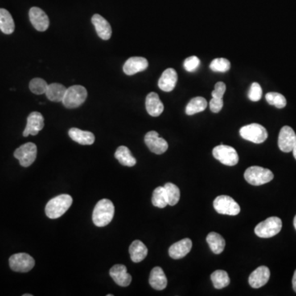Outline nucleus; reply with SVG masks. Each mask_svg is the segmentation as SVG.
Wrapping results in <instances>:
<instances>
[{
	"mask_svg": "<svg viewBox=\"0 0 296 296\" xmlns=\"http://www.w3.org/2000/svg\"><path fill=\"white\" fill-rule=\"evenodd\" d=\"M207 242L211 250L215 254H220L225 249L226 241L220 234L211 232L207 236Z\"/></svg>",
	"mask_w": 296,
	"mask_h": 296,
	"instance_id": "obj_27",
	"label": "nucleus"
},
{
	"mask_svg": "<svg viewBox=\"0 0 296 296\" xmlns=\"http://www.w3.org/2000/svg\"><path fill=\"white\" fill-rule=\"evenodd\" d=\"M45 126V120L40 112H32L27 117L26 129L23 131V136H35Z\"/></svg>",
	"mask_w": 296,
	"mask_h": 296,
	"instance_id": "obj_14",
	"label": "nucleus"
},
{
	"mask_svg": "<svg viewBox=\"0 0 296 296\" xmlns=\"http://www.w3.org/2000/svg\"><path fill=\"white\" fill-rule=\"evenodd\" d=\"M178 81V75L174 68H167L164 71L163 73L158 81V86L160 89L164 92H170L174 89Z\"/></svg>",
	"mask_w": 296,
	"mask_h": 296,
	"instance_id": "obj_19",
	"label": "nucleus"
},
{
	"mask_svg": "<svg viewBox=\"0 0 296 296\" xmlns=\"http://www.w3.org/2000/svg\"><path fill=\"white\" fill-rule=\"evenodd\" d=\"M294 228H295V230H296V216H294Z\"/></svg>",
	"mask_w": 296,
	"mask_h": 296,
	"instance_id": "obj_42",
	"label": "nucleus"
},
{
	"mask_svg": "<svg viewBox=\"0 0 296 296\" xmlns=\"http://www.w3.org/2000/svg\"><path fill=\"white\" fill-rule=\"evenodd\" d=\"M23 296H32V294H23Z\"/></svg>",
	"mask_w": 296,
	"mask_h": 296,
	"instance_id": "obj_43",
	"label": "nucleus"
},
{
	"mask_svg": "<svg viewBox=\"0 0 296 296\" xmlns=\"http://www.w3.org/2000/svg\"><path fill=\"white\" fill-rule=\"evenodd\" d=\"M14 29L15 24L10 13L6 9H0V30L5 34L10 35Z\"/></svg>",
	"mask_w": 296,
	"mask_h": 296,
	"instance_id": "obj_28",
	"label": "nucleus"
},
{
	"mask_svg": "<svg viewBox=\"0 0 296 296\" xmlns=\"http://www.w3.org/2000/svg\"><path fill=\"white\" fill-rule=\"evenodd\" d=\"M109 275L117 285L122 287L129 286L132 281V277L128 273L127 268L122 264H116L109 270Z\"/></svg>",
	"mask_w": 296,
	"mask_h": 296,
	"instance_id": "obj_16",
	"label": "nucleus"
},
{
	"mask_svg": "<svg viewBox=\"0 0 296 296\" xmlns=\"http://www.w3.org/2000/svg\"><path fill=\"white\" fill-rule=\"evenodd\" d=\"M68 135L81 145H92L95 142V136L93 133L88 131L81 130L77 128H72L68 131Z\"/></svg>",
	"mask_w": 296,
	"mask_h": 296,
	"instance_id": "obj_23",
	"label": "nucleus"
},
{
	"mask_svg": "<svg viewBox=\"0 0 296 296\" xmlns=\"http://www.w3.org/2000/svg\"><path fill=\"white\" fill-rule=\"evenodd\" d=\"M209 105L210 109H211V112H213V113H219L221 110L224 103H223V100L221 98H215V97H212L211 100H210Z\"/></svg>",
	"mask_w": 296,
	"mask_h": 296,
	"instance_id": "obj_39",
	"label": "nucleus"
},
{
	"mask_svg": "<svg viewBox=\"0 0 296 296\" xmlns=\"http://www.w3.org/2000/svg\"><path fill=\"white\" fill-rule=\"evenodd\" d=\"M115 215V206L109 199H101L96 203L92 214L95 226L104 227L110 223Z\"/></svg>",
	"mask_w": 296,
	"mask_h": 296,
	"instance_id": "obj_1",
	"label": "nucleus"
},
{
	"mask_svg": "<svg viewBox=\"0 0 296 296\" xmlns=\"http://www.w3.org/2000/svg\"><path fill=\"white\" fill-rule=\"evenodd\" d=\"M211 280L214 287L218 290L227 287L231 283V279L226 271L216 270L211 275Z\"/></svg>",
	"mask_w": 296,
	"mask_h": 296,
	"instance_id": "obj_30",
	"label": "nucleus"
},
{
	"mask_svg": "<svg viewBox=\"0 0 296 296\" xmlns=\"http://www.w3.org/2000/svg\"><path fill=\"white\" fill-rule=\"evenodd\" d=\"M66 91H67V88L60 83H52L48 86L46 95L47 98L51 101L61 102L63 101Z\"/></svg>",
	"mask_w": 296,
	"mask_h": 296,
	"instance_id": "obj_25",
	"label": "nucleus"
},
{
	"mask_svg": "<svg viewBox=\"0 0 296 296\" xmlns=\"http://www.w3.org/2000/svg\"><path fill=\"white\" fill-rule=\"evenodd\" d=\"M212 155L220 163L226 166H234L239 162V155L235 148L227 145H219L214 147Z\"/></svg>",
	"mask_w": 296,
	"mask_h": 296,
	"instance_id": "obj_7",
	"label": "nucleus"
},
{
	"mask_svg": "<svg viewBox=\"0 0 296 296\" xmlns=\"http://www.w3.org/2000/svg\"><path fill=\"white\" fill-rule=\"evenodd\" d=\"M207 106V100L203 97H201V96H198V97H194L190 100L186 106L185 112L188 116H194L195 114L200 113L202 111H204Z\"/></svg>",
	"mask_w": 296,
	"mask_h": 296,
	"instance_id": "obj_29",
	"label": "nucleus"
},
{
	"mask_svg": "<svg viewBox=\"0 0 296 296\" xmlns=\"http://www.w3.org/2000/svg\"><path fill=\"white\" fill-rule=\"evenodd\" d=\"M292 152H293V155H294V159L296 160V143L295 145H294V148H293Z\"/></svg>",
	"mask_w": 296,
	"mask_h": 296,
	"instance_id": "obj_41",
	"label": "nucleus"
},
{
	"mask_svg": "<svg viewBox=\"0 0 296 296\" xmlns=\"http://www.w3.org/2000/svg\"><path fill=\"white\" fill-rule=\"evenodd\" d=\"M266 100L269 105H274L278 109H282L286 105V99L285 96L278 92H268L266 95Z\"/></svg>",
	"mask_w": 296,
	"mask_h": 296,
	"instance_id": "obj_33",
	"label": "nucleus"
},
{
	"mask_svg": "<svg viewBox=\"0 0 296 296\" xmlns=\"http://www.w3.org/2000/svg\"><path fill=\"white\" fill-rule=\"evenodd\" d=\"M48 86V83H46L44 79L36 78V79H33L30 82L29 88L32 93L35 95H42V94H46Z\"/></svg>",
	"mask_w": 296,
	"mask_h": 296,
	"instance_id": "obj_34",
	"label": "nucleus"
},
{
	"mask_svg": "<svg viewBox=\"0 0 296 296\" xmlns=\"http://www.w3.org/2000/svg\"><path fill=\"white\" fill-rule=\"evenodd\" d=\"M213 207L218 213L229 216H236L240 212V205L233 198L227 195H220L213 202Z\"/></svg>",
	"mask_w": 296,
	"mask_h": 296,
	"instance_id": "obj_8",
	"label": "nucleus"
},
{
	"mask_svg": "<svg viewBox=\"0 0 296 296\" xmlns=\"http://www.w3.org/2000/svg\"><path fill=\"white\" fill-rule=\"evenodd\" d=\"M144 141L149 150L155 154H163L167 151L169 146L166 140L160 137L159 134L156 131L148 132L144 137Z\"/></svg>",
	"mask_w": 296,
	"mask_h": 296,
	"instance_id": "obj_11",
	"label": "nucleus"
},
{
	"mask_svg": "<svg viewBox=\"0 0 296 296\" xmlns=\"http://www.w3.org/2000/svg\"><path fill=\"white\" fill-rule=\"evenodd\" d=\"M296 143V134L290 126L281 128L278 137V146L283 153H290Z\"/></svg>",
	"mask_w": 296,
	"mask_h": 296,
	"instance_id": "obj_12",
	"label": "nucleus"
},
{
	"mask_svg": "<svg viewBox=\"0 0 296 296\" xmlns=\"http://www.w3.org/2000/svg\"><path fill=\"white\" fill-rule=\"evenodd\" d=\"M270 276L269 268L266 266H261L251 273L248 278V283L252 287L257 289L268 283V281L270 279Z\"/></svg>",
	"mask_w": 296,
	"mask_h": 296,
	"instance_id": "obj_15",
	"label": "nucleus"
},
{
	"mask_svg": "<svg viewBox=\"0 0 296 296\" xmlns=\"http://www.w3.org/2000/svg\"><path fill=\"white\" fill-rule=\"evenodd\" d=\"M240 134L244 139L257 144L265 142L268 137L267 129L258 124H248L242 127Z\"/></svg>",
	"mask_w": 296,
	"mask_h": 296,
	"instance_id": "obj_6",
	"label": "nucleus"
},
{
	"mask_svg": "<svg viewBox=\"0 0 296 296\" xmlns=\"http://www.w3.org/2000/svg\"><path fill=\"white\" fill-rule=\"evenodd\" d=\"M274 178V174L268 169L260 166H251L244 172V179L250 184L260 186L269 183Z\"/></svg>",
	"mask_w": 296,
	"mask_h": 296,
	"instance_id": "obj_3",
	"label": "nucleus"
},
{
	"mask_svg": "<svg viewBox=\"0 0 296 296\" xmlns=\"http://www.w3.org/2000/svg\"><path fill=\"white\" fill-rule=\"evenodd\" d=\"M146 109L151 116L157 117L161 116L164 111V105L160 100L158 94L156 92L148 94L146 98Z\"/></svg>",
	"mask_w": 296,
	"mask_h": 296,
	"instance_id": "obj_21",
	"label": "nucleus"
},
{
	"mask_svg": "<svg viewBox=\"0 0 296 296\" xmlns=\"http://www.w3.org/2000/svg\"><path fill=\"white\" fill-rule=\"evenodd\" d=\"M164 189L166 190L168 205L174 206L179 203V198H180V191L176 185L172 183H166L164 186Z\"/></svg>",
	"mask_w": 296,
	"mask_h": 296,
	"instance_id": "obj_31",
	"label": "nucleus"
},
{
	"mask_svg": "<svg viewBox=\"0 0 296 296\" xmlns=\"http://www.w3.org/2000/svg\"><path fill=\"white\" fill-rule=\"evenodd\" d=\"M87 91L83 86L76 85L67 88L63 99V105L68 109L78 108L85 102Z\"/></svg>",
	"mask_w": 296,
	"mask_h": 296,
	"instance_id": "obj_4",
	"label": "nucleus"
},
{
	"mask_svg": "<svg viewBox=\"0 0 296 296\" xmlns=\"http://www.w3.org/2000/svg\"><path fill=\"white\" fill-rule=\"evenodd\" d=\"M192 243L190 239L185 238L183 240L174 243L169 248V255L173 259H180L184 257L192 249Z\"/></svg>",
	"mask_w": 296,
	"mask_h": 296,
	"instance_id": "obj_18",
	"label": "nucleus"
},
{
	"mask_svg": "<svg viewBox=\"0 0 296 296\" xmlns=\"http://www.w3.org/2000/svg\"><path fill=\"white\" fill-rule=\"evenodd\" d=\"M148 67V61L143 57H132L124 63V73L131 76L137 72H142Z\"/></svg>",
	"mask_w": 296,
	"mask_h": 296,
	"instance_id": "obj_17",
	"label": "nucleus"
},
{
	"mask_svg": "<svg viewBox=\"0 0 296 296\" xmlns=\"http://www.w3.org/2000/svg\"><path fill=\"white\" fill-rule=\"evenodd\" d=\"M115 157L118 161L124 166L132 167L135 166L137 163V161L133 157L129 148L125 146H120V147H118Z\"/></svg>",
	"mask_w": 296,
	"mask_h": 296,
	"instance_id": "obj_26",
	"label": "nucleus"
},
{
	"mask_svg": "<svg viewBox=\"0 0 296 296\" xmlns=\"http://www.w3.org/2000/svg\"><path fill=\"white\" fill-rule=\"evenodd\" d=\"M92 22L99 37L104 41H108L112 35V29L107 20L103 18L102 16L95 14L92 17Z\"/></svg>",
	"mask_w": 296,
	"mask_h": 296,
	"instance_id": "obj_20",
	"label": "nucleus"
},
{
	"mask_svg": "<svg viewBox=\"0 0 296 296\" xmlns=\"http://www.w3.org/2000/svg\"><path fill=\"white\" fill-rule=\"evenodd\" d=\"M36 145L33 142L23 144L14 152V157L19 161L20 165L23 167L31 166L36 159Z\"/></svg>",
	"mask_w": 296,
	"mask_h": 296,
	"instance_id": "obj_9",
	"label": "nucleus"
},
{
	"mask_svg": "<svg viewBox=\"0 0 296 296\" xmlns=\"http://www.w3.org/2000/svg\"><path fill=\"white\" fill-rule=\"evenodd\" d=\"M107 296H113V294H107Z\"/></svg>",
	"mask_w": 296,
	"mask_h": 296,
	"instance_id": "obj_44",
	"label": "nucleus"
},
{
	"mask_svg": "<svg viewBox=\"0 0 296 296\" xmlns=\"http://www.w3.org/2000/svg\"><path fill=\"white\" fill-rule=\"evenodd\" d=\"M210 68L213 72H226L231 68V62L224 58H217L211 61Z\"/></svg>",
	"mask_w": 296,
	"mask_h": 296,
	"instance_id": "obj_35",
	"label": "nucleus"
},
{
	"mask_svg": "<svg viewBox=\"0 0 296 296\" xmlns=\"http://www.w3.org/2000/svg\"><path fill=\"white\" fill-rule=\"evenodd\" d=\"M152 202L155 207L164 208L168 205L167 197L164 187H157L153 191Z\"/></svg>",
	"mask_w": 296,
	"mask_h": 296,
	"instance_id": "obj_32",
	"label": "nucleus"
},
{
	"mask_svg": "<svg viewBox=\"0 0 296 296\" xmlns=\"http://www.w3.org/2000/svg\"><path fill=\"white\" fill-rule=\"evenodd\" d=\"M263 96V90L261 86L257 83H252L249 92H248V98L252 101H258L261 100Z\"/></svg>",
	"mask_w": 296,
	"mask_h": 296,
	"instance_id": "obj_36",
	"label": "nucleus"
},
{
	"mask_svg": "<svg viewBox=\"0 0 296 296\" xmlns=\"http://www.w3.org/2000/svg\"><path fill=\"white\" fill-rule=\"evenodd\" d=\"M9 266L14 272H28L34 268L35 260L27 253H15L9 258Z\"/></svg>",
	"mask_w": 296,
	"mask_h": 296,
	"instance_id": "obj_10",
	"label": "nucleus"
},
{
	"mask_svg": "<svg viewBox=\"0 0 296 296\" xmlns=\"http://www.w3.org/2000/svg\"><path fill=\"white\" fill-rule=\"evenodd\" d=\"M72 198L68 194H61L49 201L46 206V214L50 219H57L63 216L72 206Z\"/></svg>",
	"mask_w": 296,
	"mask_h": 296,
	"instance_id": "obj_2",
	"label": "nucleus"
},
{
	"mask_svg": "<svg viewBox=\"0 0 296 296\" xmlns=\"http://www.w3.org/2000/svg\"><path fill=\"white\" fill-rule=\"evenodd\" d=\"M147 253V248L140 240H134L129 247L131 260L133 263L142 262L146 257Z\"/></svg>",
	"mask_w": 296,
	"mask_h": 296,
	"instance_id": "obj_24",
	"label": "nucleus"
},
{
	"mask_svg": "<svg viewBox=\"0 0 296 296\" xmlns=\"http://www.w3.org/2000/svg\"><path fill=\"white\" fill-rule=\"evenodd\" d=\"M29 18L32 26L37 31H45L50 26L48 16L40 8L32 7L29 11Z\"/></svg>",
	"mask_w": 296,
	"mask_h": 296,
	"instance_id": "obj_13",
	"label": "nucleus"
},
{
	"mask_svg": "<svg viewBox=\"0 0 296 296\" xmlns=\"http://www.w3.org/2000/svg\"><path fill=\"white\" fill-rule=\"evenodd\" d=\"M227 90V86L223 82H218L215 85V89L211 92V96L215 98H221L224 96L225 92Z\"/></svg>",
	"mask_w": 296,
	"mask_h": 296,
	"instance_id": "obj_38",
	"label": "nucleus"
},
{
	"mask_svg": "<svg viewBox=\"0 0 296 296\" xmlns=\"http://www.w3.org/2000/svg\"><path fill=\"white\" fill-rule=\"evenodd\" d=\"M292 285H293V289L296 293V270L294 271V276L292 279Z\"/></svg>",
	"mask_w": 296,
	"mask_h": 296,
	"instance_id": "obj_40",
	"label": "nucleus"
},
{
	"mask_svg": "<svg viewBox=\"0 0 296 296\" xmlns=\"http://www.w3.org/2000/svg\"><path fill=\"white\" fill-rule=\"evenodd\" d=\"M281 228L282 221L281 219L277 216H272L257 225L254 231L258 237L267 239L277 235L281 231Z\"/></svg>",
	"mask_w": 296,
	"mask_h": 296,
	"instance_id": "obj_5",
	"label": "nucleus"
},
{
	"mask_svg": "<svg viewBox=\"0 0 296 296\" xmlns=\"http://www.w3.org/2000/svg\"><path fill=\"white\" fill-rule=\"evenodd\" d=\"M200 64V59L197 56H190L185 59L183 67L188 72H194Z\"/></svg>",
	"mask_w": 296,
	"mask_h": 296,
	"instance_id": "obj_37",
	"label": "nucleus"
},
{
	"mask_svg": "<svg viewBox=\"0 0 296 296\" xmlns=\"http://www.w3.org/2000/svg\"><path fill=\"white\" fill-rule=\"evenodd\" d=\"M149 283L155 290H162L166 289L167 285V278L162 268L160 267L153 268L149 277Z\"/></svg>",
	"mask_w": 296,
	"mask_h": 296,
	"instance_id": "obj_22",
	"label": "nucleus"
}]
</instances>
